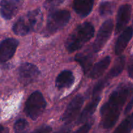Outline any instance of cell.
<instances>
[{
  "label": "cell",
  "instance_id": "1",
  "mask_svg": "<svg viewBox=\"0 0 133 133\" xmlns=\"http://www.w3.org/2000/svg\"><path fill=\"white\" fill-rule=\"evenodd\" d=\"M133 94V85L123 83L110 94L108 101L101 109V123L105 129H112L118 122L123 107L129 97Z\"/></svg>",
  "mask_w": 133,
  "mask_h": 133
},
{
  "label": "cell",
  "instance_id": "2",
  "mask_svg": "<svg viewBox=\"0 0 133 133\" xmlns=\"http://www.w3.org/2000/svg\"><path fill=\"white\" fill-rule=\"evenodd\" d=\"M94 32V27L90 22L78 25L66 39V50L71 53L80 49L93 37Z\"/></svg>",
  "mask_w": 133,
  "mask_h": 133
},
{
  "label": "cell",
  "instance_id": "3",
  "mask_svg": "<svg viewBox=\"0 0 133 133\" xmlns=\"http://www.w3.org/2000/svg\"><path fill=\"white\" fill-rule=\"evenodd\" d=\"M43 22V14L40 9L29 11L27 15L19 18L12 27L13 32L18 36H25L37 31Z\"/></svg>",
  "mask_w": 133,
  "mask_h": 133
},
{
  "label": "cell",
  "instance_id": "4",
  "mask_svg": "<svg viewBox=\"0 0 133 133\" xmlns=\"http://www.w3.org/2000/svg\"><path fill=\"white\" fill-rule=\"evenodd\" d=\"M46 105V101L42 94L36 91L31 94L27 99L25 105V112L29 118L35 120L42 114Z\"/></svg>",
  "mask_w": 133,
  "mask_h": 133
},
{
  "label": "cell",
  "instance_id": "5",
  "mask_svg": "<svg viewBox=\"0 0 133 133\" xmlns=\"http://www.w3.org/2000/svg\"><path fill=\"white\" fill-rule=\"evenodd\" d=\"M70 12L66 10L52 12L48 16L45 29L48 34L53 35L65 27L70 19Z\"/></svg>",
  "mask_w": 133,
  "mask_h": 133
},
{
  "label": "cell",
  "instance_id": "6",
  "mask_svg": "<svg viewBox=\"0 0 133 133\" xmlns=\"http://www.w3.org/2000/svg\"><path fill=\"white\" fill-rule=\"evenodd\" d=\"M113 27L114 24L112 19H108L103 23L99 30L96 40L92 45V50L94 53H98L105 46L111 36Z\"/></svg>",
  "mask_w": 133,
  "mask_h": 133
},
{
  "label": "cell",
  "instance_id": "7",
  "mask_svg": "<svg viewBox=\"0 0 133 133\" xmlns=\"http://www.w3.org/2000/svg\"><path fill=\"white\" fill-rule=\"evenodd\" d=\"M40 70L37 66L31 63H23L18 68L19 82L27 86L35 82L40 75Z\"/></svg>",
  "mask_w": 133,
  "mask_h": 133
},
{
  "label": "cell",
  "instance_id": "8",
  "mask_svg": "<svg viewBox=\"0 0 133 133\" xmlns=\"http://www.w3.org/2000/svg\"><path fill=\"white\" fill-rule=\"evenodd\" d=\"M84 103V97L82 95H77L69 103L63 114L62 119L66 124H69L75 119L79 114Z\"/></svg>",
  "mask_w": 133,
  "mask_h": 133
},
{
  "label": "cell",
  "instance_id": "9",
  "mask_svg": "<svg viewBox=\"0 0 133 133\" xmlns=\"http://www.w3.org/2000/svg\"><path fill=\"white\" fill-rule=\"evenodd\" d=\"M23 0H1L0 11L5 19H11L20 10Z\"/></svg>",
  "mask_w": 133,
  "mask_h": 133
},
{
  "label": "cell",
  "instance_id": "10",
  "mask_svg": "<svg viewBox=\"0 0 133 133\" xmlns=\"http://www.w3.org/2000/svg\"><path fill=\"white\" fill-rule=\"evenodd\" d=\"M18 40L14 38H7L0 43V62L9 61L15 53L18 45Z\"/></svg>",
  "mask_w": 133,
  "mask_h": 133
},
{
  "label": "cell",
  "instance_id": "11",
  "mask_svg": "<svg viewBox=\"0 0 133 133\" xmlns=\"http://www.w3.org/2000/svg\"><path fill=\"white\" fill-rule=\"evenodd\" d=\"M132 7L129 4H125L119 7L118 11L116 25L115 34L118 35L122 32L131 19Z\"/></svg>",
  "mask_w": 133,
  "mask_h": 133
},
{
  "label": "cell",
  "instance_id": "12",
  "mask_svg": "<svg viewBox=\"0 0 133 133\" xmlns=\"http://www.w3.org/2000/svg\"><path fill=\"white\" fill-rule=\"evenodd\" d=\"M133 35V27H128L119 35L116 43L115 53L117 55H120L126 47L128 45Z\"/></svg>",
  "mask_w": 133,
  "mask_h": 133
},
{
  "label": "cell",
  "instance_id": "13",
  "mask_svg": "<svg viewBox=\"0 0 133 133\" xmlns=\"http://www.w3.org/2000/svg\"><path fill=\"white\" fill-rule=\"evenodd\" d=\"M100 100H101L100 95L93 96L92 100L88 103V105L83 109V112H82L81 114L79 116V118H78L77 121V124L84 123L88 118L92 116V114L96 111L97 105L99 103Z\"/></svg>",
  "mask_w": 133,
  "mask_h": 133
},
{
  "label": "cell",
  "instance_id": "14",
  "mask_svg": "<svg viewBox=\"0 0 133 133\" xmlns=\"http://www.w3.org/2000/svg\"><path fill=\"white\" fill-rule=\"evenodd\" d=\"M125 56H120V57H118L116 61H115V62H114V66H112L109 74L107 75V76L104 79H101L100 81L101 83L105 87H106L108 83L112 79L118 76L122 72L125 67Z\"/></svg>",
  "mask_w": 133,
  "mask_h": 133
},
{
  "label": "cell",
  "instance_id": "15",
  "mask_svg": "<svg viewBox=\"0 0 133 133\" xmlns=\"http://www.w3.org/2000/svg\"><path fill=\"white\" fill-rule=\"evenodd\" d=\"M94 3V0H74L73 6L79 16L84 18L91 12Z\"/></svg>",
  "mask_w": 133,
  "mask_h": 133
},
{
  "label": "cell",
  "instance_id": "16",
  "mask_svg": "<svg viewBox=\"0 0 133 133\" xmlns=\"http://www.w3.org/2000/svg\"><path fill=\"white\" fill-rule=\"evenodd\" d=\"M94 54L92 50H87L84 52L78 53L75 56V61L81 66L84 74H87L90 70L93 63Z\"/></svg>",
  "mask_w": 133,
  "mask_h": 133
},
{
  "label": "cell",
  "instance_id": "17",
  "mask_svg": "<svg viewBox=\"0 0 133 133\" xmlns=\"http://www.w3.org/2000/svg\"><path fill=\"white\" fill-rule=\"evenodd\" d=\"M74 74L70 70H64L60 73L56 79V87L58 89L71 87L74 83Z\"/></svg>",
  "mask_w": 133,
  "mask_h": 133
},
{
  "label": "cell",
  "instance_id": "18",
  "mask_svg": "<svg viewBox=\"0 0 133 133\" xmlns=\"http://www.w3.org/2000/svg\"><path fill=\"white\" fill-rule=\"evenodd\" d=\"M111 62V58L109 56H107L101 59L99 62H97L92 68L90 72V77L92 79H96L101 77L109 68Z\"/></svg>",
  "mask_w": 133,
  "mask_h": 133
},
{
  "label": "cell",
  "instance_id": "19",
  "mask_svg": "<svg viewBox=\"0 0 133 133\" xmlns=\"http://www.w3.org/2000/svg\"><path fill=\"white\" fill-rule=\"evenodd\" d=\"M133 129V112L129 116L123 121L118 127L116 129L114 132L128 133Z\"/></svg>",
  "mask_w": 133,
  "mask_h": 133
},
{
  "label": "cell",
  "instance_id": "20",
  "mask_svg": "<svg viewBox=\"0 0 133 133\" xmlns=\"http://www.w3.org/2000/svg\"><path fill=\"white\" fill-rule=\"evenodd\" d=\"M99 12L101 16H107L113 12V5L109 1L102 2L99 5Z\"/></svg>",
  "mask_w": 133,
  "mask_h": 133
},
{
  "label": "cell",
  "instance_id": "21",
  "mask_svg": "<svg viewBox=\"0 0 133 133\" xmlns=\"http://www.w3.org/2000/svg\"><path fill=\"white\" fill-rule=\"evenodd\" d=\"M27 126H28V123L27 122V121L23 119H18L14 123V131L16 132H22L27 129Z\"/></svg>",
  "mask_w": 133,
  "mask_h": 133
},
{
  "label": "cell",
  "instance_id": "22",
  "mask_svg": "<svg viewBox=\"0 0 133 133\" xmlns=\"http://www.w3.org/2000/svg\"><path fill=\"white\" fill-rule=\"evenodd\" d=\"M64 0H45L44 2V7L47 10H53L59 6L63 3Z\"/></svg>",
  "mask_w": 133,
  "mask_h": 133
},
{
  "label": "cell",
  "instance_id": "23",
  "mask_svg": "<svg viewBox=\"0 0 133 133\" xmlns=\"http://www.w3.org/2000/svg\"><path fill=\"white\" fill-rule=\"evenodd\" d=\"M91 127H92V124L91 123H86V124L83 125L81 127L77 130V132H88L90 130Z\"/></svg>",
  "mask_w": 133,
  "mask_h": 133
},
{
  "label": "cell",
  "instance_id": "24",
  "mask_svg": "<svg viewBox=\"0 0 133 133\" xmlns=\"http://www.w3.org/2000/svg\"><path fill=\"white\" fill-rule=\"evenodd\" d=\"M129 76L133 79V55L131 57L128 66Z\"/></svg>",
  "mask_w": 133,
  "mask_h": 133
},
{
  "label": "cell",
  "instance_id": "25",
  "mask_svg": "<svg viewBox=\"0 0 133 133\" xmlns=\"http://www.w3.org/2000/svg\"><path fill=\"white\" fill-rule=\"evenodd\" d=\"M52 131V128L49 126H43V127H40L37 129L35 130L34 132H49Z\"/></svg>",
  "mask_w": 133,
  "mask_h": 133
},
{
  "label": "cell",
  "instance_id": "26",
  "mask_svg": "<svg viewBox=\"0 0 133 133\" xmlns=\"http://www.w3.org/2000/svg\"><path fill=\"white\" fill-rule=\"evenodd\" d=\"M132 107H133V98L129 101V103H128V105H127V107H126L125 109V111H124L125 114H128L129 112H130V111H131V109H132Z\"/></svg>",
  "mask_w": 133,
  "mask_h": 133
},
{
  "label": "cell",
  "instance_id": "27",
  "mask_svg": "<svg viewBox=\"0 0 133 133\" xmlns=\"http://www.w3.org/2000/svg\"><path fill=\"white\" fill-rule=\"evenodd\" d=\"M5 131V128L2 125H0V132H2Z\"/></svg>",
  "mask_w": 133,
  "mask_h": 133
}]
</instances>
